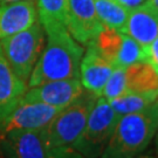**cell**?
I'll list each match as a JSON object with an SVG mask.
<instances>
[{"label":"cell","mask_w":158,"mask_h":158,"mask_svg":"<svg viewBox=\"0 0 158 158\" xmlns=\"http://www.w3.org/2000/svg\"><path fill=\"white\" fill-rule=\"evenodd\" d=\"M47 45L34 66L27 85L66 79H80V63L85 49L68 32L66 26L45 29Z\"/></svg>","instance_id":"cell-1"},{"label":"cell","mask_w":158,"mask_h":158,"mask_svg":"<svg viewBox=\"0 0 158 158\" xmlns=\"http://www.w3.org/2000/svg\"><path fill=\"white\" fill-rule=\"evenodd\" d=\"M157 127L158 98L144 110L119 116L100 158H135L150 145Z\"/></svg>","instance_id":"cell-2"},{"label":"cell","mask_w":158,"mask_h":158,"mask_svg":"<svg viewBox=\"0 0 158 158\" xmlns=\"http://www.w3.org/2000/svg\"><path fill=\"white\" fill-rule=\"evenodd\" d=\"M97 96L87 91L64 107L44 128V137L48 150L52 148L73 145L83 131L91 108Z\"/></svg>","instance_id":"cell-3"},{"label":"cell","mask_w":158,"mask_h":158,"mask_svg":"<svg viewBox=\"0 0 158 158\" xmlns=\"http://www.w3.org/2000/svg\"><path fill=\"white\" fill-rule=\"evenodd\" d=\"M45 44V31L40 23L4 39L0 46L12 70L25 83L28 82L34 66L39 60Z\"/></svg>","instance_id":"cell-4"},{"label":"cell","mask_w":158,"mask_h":158,"mask_svg":"<svg viewBox=\"0 0 158 158\" xmlns=\"http://www.w3.org/2000/svg\"><path fill=\"white\" fill-rule=\"evenodd\" d=\"M119 116L114 111L108 100L97 97L91 108L87 123L80 137L72 147L85 158H100L113 135Z\"/></svg>","instance_id":"cell-5"},{"label":"cell","mask_w":158,"mask_h":158,"mask_svg":"<svg viewBox=\"0 0 158 158\" xmlns=\"http://www.w3.org/2000/svg\"><path fill=\"white\" fill-rule=\"evenodd\" d=\"M102 27L94 0H67V29L79 44H90Z\"/></svg>","instance_id":"cell-6"},{"label":"cell","mask_w":158,"mask_h":158,"mask_svg":"<svg viewBox=\"0 0 158 158\" xmlns=\"http://www.w3.org/2000/svg\"><path fill=\"white\" fill-rule=\"evenodd\" d=\"M85 90L80 79L49 81L26 90L20 103L40 102L53 107L64 108L74 102Z\"/></svg>","instance_id":"cell-7"},{"label":"cell","mask_w":158,"mask_h":158,"mask_svg":"<svg viewBox=\"0 0 158 158\" xmlns=\"http://www.w3.org/2000/svg\"><path fill=\"white\" fill-rule=\"evenodd\" d=\"M2 151L8 158H47L44 129L11 130L2 135Z\"/></svg>","instance_id":"cell-8"},{"label":"cell","mask_w":158,"mask_h":158,"mask_svg":"<svg viewBox=\"0 0 158 158\" xmlns=\"http://www.w3.org/2000/svg\"><path fill=\"white\" fill-rule=\"evenodd\" d=\"M62 109L40 102L19 103L6 119L0 132L4 135L11 130L44 129Z\"/></svg>","instance_id":"cell-9"},{"label":"cell","mask_w":158,"mask_h":158,"mask_svg":"<svg viewBox=\"0 0 158 158\" xmlns=\"http://www.w3.org/2000/svg\"><path fill=\"white\" fill-rule=\"evenodd\" d=\"M113 63L102 56L93 45H87V51L80 63V81L87 91L100 97L114 70Z\"/></svg>","instance_id":"cell-10"},{"label":"cell","mask_w":158,"mask_h":158,"mask_svg":"<svg viewBox=\"0 0 158 158\" xmlns=\"http://www.w3.org/2000/svg\"><path fill=\"white\" fill-rule=\"evenodd\" d=\"M122 33L138 42L145 48L158 36V8L149 1H145L130 10Z\"/></svg>","instance_id":"cell-11"},{"label":"cell","mask_w":158,"mask_h":158,"mask_svg":"<svg viewBox=\"0 0 158 158\" xmlns=\"http://www.w3.org/2000/svg\"><path fill=\"white\" fill-rule=\"evenodd\" d=\"M27 89V83L12 70L0 46V130L12 111L19 106Z\"/></svg>","instance_id":"cell-12"},{"label":"cell","mask_w":158,"mask_h":158,"mask_svg":"<svg viewBox=\"0 0 158 158\" xmlns=\"http://www.w3.org/2000/svg\"><path fill=\"white\" fill-rule=\"evenodd\" d=\"M36 8L32 0L0 5V39L19 33L36 23Z\"/></svg>","instance_id":"cell-13"},{"label":"cell","mask_w":158,"mask_h":158,"mask_svg":"<svg viewBox=\"0 0 158 158\" xmlns=\"http://www.w3.org/2000/svg\"><path fill=\"white\" fill-rule=\"evenodd\" d=\"M125 83L128 91L147 96L153 101L158 98V69L147 60L125 68Z\"/></svg>","instance_id":"cell-14"},{"label":"cell","mask_w":158,"mask_h":158,"mask_svg":"<svg viewBox=\"0 0 158 158\" xmlns=\"http://www.w3.org/2000/svg\"><path fill=\"white\" fill-rule=\"evenodd\" d=\"M97 17L104 26L117 31L124 28L130 10L121 5L116 0H94Z\"/></svg>","instance_id":"cell-15"},{"label":"cell","mask_w":158,"mask_h":158,"mask_svg":"<svg viewBox=\"0 0 158 158\" xmlns=\"http://www.w3.org/2000/svg\"><path fill=\"white\" fill-rule=\"evenodd\" d=\"M123 41V33L117 29L104 26L95 36V39L88 45H93L96 51L101 54L104 59H107L115 67L116 59L118 56L119 49Z\"/></svg>","instance_id":"cell-16"},{"label":"cell","mask_w":158,"mask_h":158,"mask_svg":"<svg viewBox=\"0 0 158 158\" xmlns=\"http://www.w3.org/2000/svg\"><path fill=\"white\" fill-rule=\"evenodd\" d=\"M38 15L44 31L55 26L67 27V0H38Z\"/></svg>","instance_id":"cell-17"},{"label":"cell","mask_w":158,"mask_h":158,"mask_svg":"<svg viewBox=\"0 0 158 158\" xmlns=\"http://www.w3.org/2000/svg\"><path fill=\"white\" fill-rule=\"evenodd\" d=\"M155 101L147 97V96L127 90L124 94H122L118 97H115L113 100H109L108 102L111 106L115 113L118 116H123L127 114H132L144 110L150 104H152Z\"/></svg>","instance_id":"cell-18"},{"label":"cell","mask_w":158,"mask_h":158,"mask_svg":"<svg viewBox=\"0 0 158 158\" xmlns=\"http://www.w3.org/2000/svg\"><path fill=\"white\" fill-rule=\"evenodd\" d=\"M143 60H145V48H143L138 42H136L132 38H130L129 35L123 33V41H122L118 56L115 62V67L127 68Z\"/></svg>","instance_id":"cell-19"},{"label":"cell","mask_w":158,"mask_h":158,"mask_svg":"<svg viewBox=\"0 0 158 158\" xmlns=\"http://www.w3.org/2000/svg\"><path fill=\"white\" fill-rule=\"evenodd\" d=\"M125 91H127L125 68L115 67L102 90L101 96L109 101V100H113L115 97H118L122 94H124Z\"/></svg>","instance_id":"cell-20"},{"label":"cell","mask_w":158,"mask_h":158,"mask_svg":"<svg viewBox=\"0 0 158 158\" xmlns=\"http://www.w3.org/2000/svg\"><path fill=\"white\" fill-rule=\"evenodd\" d=\"M47 158H85L72 145L52 148L48 150Z\"/></svg>","instance_id":"cell-21"},{"label":"cell","mask_w":158,"mask_h":158,"mask_svg":"<svg viewBox=\"0 0 158 158\" xmlns=\"http://www.w3.org/2000/svg\"><path fill=\"white\" fill-rule=\"evenodd\" d=\"M145 60L151 62L158 69V36L145 47Z\"/></svg>","instance_id":"cell-22"},{"label":"cell","mask_w":158,"mask_h":158,"mask_svg":"<svg viewBox=\"0 0 158 158\" xmlns=\"http://www.w3.org/2000/svg\"><path fill=\"white\" fill-rule=\"evenodd\" d=\"M116 1L119 2L121 5H123L124 7H127L128 10H132V8L139 6L143 2H145L147 0H116Z\"/></svg>","instance_id":"cell-23"},{"label":"cell","mask_w":158,"mask_h":158,"mask_svg":"<svg viewBox=\"0 0 158 158\" xmlns=\"http://www.w3.org/2000/svg\"><path fill=\"white\" fill-rule=\"evenodd\" d=\"M135 158H158L156 153H143L142 152L141 155L136 156Z\"/></svg>","instance_id":"cell-24"},{"label":"cell","mask_w":158,"mask_h":158,"mask_svg":"<svg viewBox=\"0 0 158 158\" xmlns=\"http://www.w3.org/2000/svg\"><path fill=\"white\" fill-rule=\"evenodd\" d=\"M147 1H149L150 4H152L155 7H157L158 8V0H147Z\"/></svg>","instance_id":"cell-25"},{"label":"cell","mask_w":158,"mask_h":158,"mask_svg":"<svg viewBox=\"0 0 158 158\" xmlns=\"http://www.w3.org/2000/svg\"><path fill=\"white\" fill-rule=\"evenodd\" d=\"M14 1H19V0H0L1 4H8V2H14Z\"/></svg>","instance_id":"cell-26"},{"label":"cell","mask_w":158,"mask_h":158,"mask_svg":"<svg viewBox=\"0 0 158 158\" xmlns=\"http://www.w3.org/2000/svg\"><path fill=\"white\" fill-rule=\"evenodd\" d=\"M156 155L158 157V137H156Z\"/></svg>","instance_id":"cell-27"},{"label":"cell","mask_w":158,"mask_h":158,"mask_svg":"<svg viewBox=\"0 0 158 158\" xmlns=\"http://www.w3.org/2000/svg\"><path fill=\"white\" fill-rule=\"evenodd\" d=\"M155 137H158V127H157V132H156V135H155Z\"/></svg>","instance_id":"cell-28"}]
</instances>
